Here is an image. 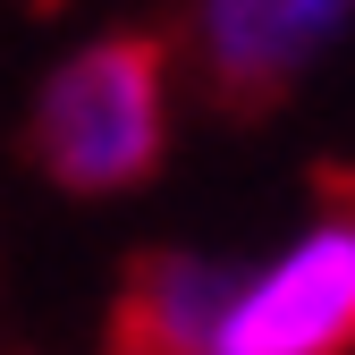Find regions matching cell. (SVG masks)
I'll list each match as a JSON object with an SVG mask.
<instances>
[{"instance_id":"cell-1","label":"cell","mask_w":355,"mask_h":355,"mask_svg":"<svg viewBox=\"0 0 355 355\" xmlns=\"http://www.w3.org/2000/svg\"><path fill=\"white\" fill-rule=\"evenodd\" d=\"M26 153L60 195H127L169 153V42L102 34L68 51L34 94Z\"/></svg>"},{"instance_id":"cell-4","label":"cell","mask_w":355,"mask_h":355,"mask_svg":"<svg viewBox=\"0 0 355 355\" xmlns=\"http://www.w3.org/2000/svg\"><path fill=\"white\" fill-rule=\"evenodd\" d=\"M245 262L229 254H195V245H169L153 254L136 279H127L119 304V347L127 355H211L220 322H229V296H237Z\"/></svg>"},{"instance_id":"cell-3","label":"cell","mask_w":355,"mask_h":355,"mask_svg":"<svg viewBox=\"0 0 355 355\" xmlns=\"http://www.w3.org/2000/svg\"><path fill=\"white\" fill-rule=\"evenodd\" d=\"M347 26H355V0H195L187 68L220 110L262 119L338 51Z\"/></svg>"},{"instance_id":"cell-2","label":"cell","mask_w":355,"mask_h":355,"mask_svg":"<svg viewBox=\"0 0 355 355\" xmlns=\"http://www.w3.org/2000/svg\"><path fill=\"white\" fill-rule=\"evenodd\" d=\"M211 355H355V211H322L245 262Z\"/></svg>"}]
</instances>
